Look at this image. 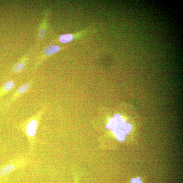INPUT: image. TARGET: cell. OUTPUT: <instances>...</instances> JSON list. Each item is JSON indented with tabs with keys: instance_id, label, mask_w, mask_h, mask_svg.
<instances>
[{
	"instance_id": "1",
	"label": "cell",
	"mask_w": 183,
	"mask_h": 183,
	"mask_svg": "<svg viewBox=\"0 0 183 183\" xmlns=\"http://www.w3.org/2000/svg\"><path fill=\"white\" fill-rule=\"evenodd\" d=\"M46 110V107L41 108L35 114L21 123L22 129L29 138L32 139L35 137L39 122Z\"/></svg>"
},
{
	"instance_id": "2",
	"label": "cell",
	"mask_w": 183,
	"mask_h": 183,
	"mask_svg": "<svg viewBox=\"0 0 183 183\" xmlns=\"http://www.w3.org/2000/svg\"><path fill=\"white\" fill-rule=\"evenodd\" d=\"M33 83V81L31 80L20 86L17 88L13 95L7 101L6 104V106H8L11 105L20 97L21 96L27 92L31 88Z\"/></svg>"
},
{
	"instance_id": "3",
	"label": "cell",
	"mask_w": 183,
	"mask_h": 183,
	"mask_svg": "<svg viewBox=\"0 0 183 183\" xmlns=\"http://www.w3.org/2000/svg\"><path fill=\"white\" fill-rule=\"evenodd\" d=\"M15 86V83L13 81L8 80L6 81L0 88V97L7 94L13 89Z\"/></svg>"
},
{
	"instance_id": "4",
	"label": "cell",
	"mask_w": 183,
	"mask_h": 183,
	"mask_svg": "<svg viewBox=\"0 0 183 183\" xmlns=\"http://www.w3.org/2000/svg\"><path fill=\"white\" fill-rule=\"evenodd\" d=\"M15 166L10 164L5 165L0 169V177L4 176L11 173L15 169Z\"/></svg>"
},
{
	"instance_id": "5",
	"label": "cell",
	"mask_w": 183,
	"mask_h": 183,
	"mask_svg": "<svg viewBox=\"0 0 183 183\" xmlns=\"http://www.w3.org/2000/svg\"><path fill=\"white\" fill-rule=\"evenodd\" d=\"M60 50V47L55 45H50L47 47L44 50L46 55H50L57 52Z\"/></svg>"
},
{
	"instance_id": "6",
	"label": "cell",
	"mask_w": 183,
	"mask_h": 183,
	"mask_svg": "<svg viewBox=\"0 0 183 183\" xmlns=\"http://www.w3.org/2000/svg\"><path fill=\"white\" fill-rule=\"evenodd\" d=\"M25 66V63L23 62H19L14 65L12 69V71L15 74L21 73L24 70Z\"/></svg>"
},
{
	"instance_id": "7",
	"label": "cell",
	"mask_w": 183,
	"mask_h": 183,
	"mask_svg": "<svg viewBox=\"0 0 183 183\" xmlns=\"http://www.w3.org/2000/svg\"><path fill=\"white\" fill-rule=\"evenodd\" d=\"M74 37L71 34H65L59 37V41L62 43H68L72 41Z\"/></svg>"
},
{
	"instance_id": "8",
	"label": "cell",
	"mask_w": 183,
	"mask_h": 183,
	"mask_svg": "<svg viewBox=\"0 0 183 183\" xmlns=\"http://www.w3.org/2000/svg\"><path fill=\"white\" fill-rule=\"evenodd\" d=\"M46 34V30L44 28H41L39 30L38 33V38L40 39H43L45 37Z\"/></svg>"
},
{
	"instance_id": "9",
	"label": "cell",
	"mask_w": 183,
	"mask_h": 183,
	"mask_svg": "<svg viewBox=\"0 0 183 183\" xmlns=\"http://www.w3.org/2000/svg\"><path fill=\"white\" fill-rule=\"evenodd\" d=\"M132 183H142L140 182V180L139 179H133L132 180Z\"/></svg>"
}]
</instances>
